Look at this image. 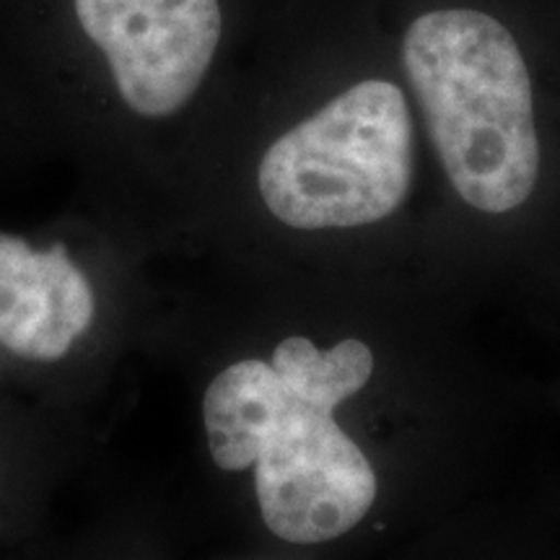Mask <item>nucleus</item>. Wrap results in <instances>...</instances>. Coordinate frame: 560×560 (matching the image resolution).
<instances>
[{"label":"nucleus","instance_id":"20e7f679","mask_svg":"<svg viewBox=\"0 0 560 560\" xmlns=\"http://www.w3.org/2000/svg\"><path fill=\"white\" fill-rule=\"evenodd\" d=\"M412 182V117L387 79L350 83L265 149L257 192L301 231L355 229L402 206Z\"/></svg>","mask_w":560,"mask_h":560},{"label":"nucleus","instance_id":"7ed1b4c3","mask_svg":"<svg viewBox=\"0 0 560 560\" xmlns=\"http://www.w3.org/2000/svg\"><path fill=\"white\" fill-rule=\"evenodd\" d=\"M332 410L255 359L221 371L202 400L213 462L229 472L255 465L262 520L285 542L335 540L376 499V475Z\"/></svg>","mask_w":560,"mask_h":560},{"label":"nucleus","instance_id":"423d86ee","mask_svg":"<svg viewBox=\"0 0 560 560\" xmlns=\"http://www.w3.org/2000/svg\"><path fill=\"white\" fill-rule=\"evenodd\" d=\"M270 366L301 395L338 408L371 380L374 355L353 338L338 342L332 350L314 348L306 338H285L272 353Z\"/></svg>","mask_w":560,"mask_h":560},{"label":"nucleus","instance_id":"f03ea898","mask_svg":"<svg viewBox=\"0 0 560 560\" xmlns=\"http://www.w3.org/2000/svg\"><path fill=\"white\" fill-rule=\"evenodd\" d=\"M231 21V0H0V47L91 79L132 120L166 125L208 89Z\"/></svg>","mask_w":560,"mask_h":560},{"label":"nucleus","instance_id":"f257e3e1","mask_svg":"<svg viewBox=\"0 0 560 560\" xmlns=\"http://www.w3.org/2000/svg\"><path fill=\"white\" fill-rule=\"evenodd\" d=\"M402 66L459 198L482 213L527 202L540 140L532 75L509 26L465 5L425 11L405 32Z\"/></svg>","mask_w":560,"mask_h":560},{"label":"nucleus","instance_id":"39448f33","mask_svg":"<svg viewBox=\"0 0 560 560\" xmlns=\"http://www.w3.org/2000/svg\"><path fill=\"white\" fill-rule=\"evenodd\" d=\"M94 319V291L62 244L32 249L0 234V346L55 361Z\"/></svg>","mask_w":560,"mask_h":560}]
</instances>
